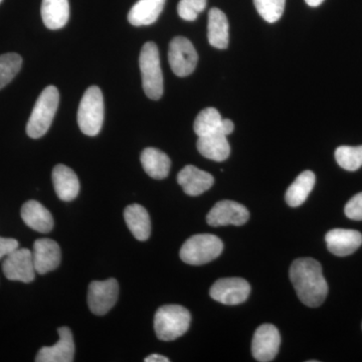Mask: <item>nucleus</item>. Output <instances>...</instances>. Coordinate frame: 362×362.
Here are the masks:
<instances>
[{
    "instance_id": "nucleus-29",
    "label": "nucleus",
    "mask_w": 362,
    "mask_h": 362,
    "mask_svg": "<svg viewBox=\"0 0 362 362\" xmlns=\"http://www.w3.org/2000/svg\"><path fill=\"white\" fill-rule=\"evenodd\" d=\"M254 4L259 16L273 23L280 20L284 13L286 0H254Z\"/></svg>"
},
{
    "instance_id": "nucleus-28",
    "label": "nucleus",
    "mask_w": 362,
    "mask_h": 362,
    "mask_svg": "<svg viewBox=\"0 0 362 362\" xmlns=\"http://www.w3.org/2000/svg\"><path fill=\"white\" fill-rule=\"evenodd\" d=\"M338 165L345 170L356 171L362 166V146H340L335 151Z\"/></svg>"
},
{
    "instance_id": "nucleus-36",
    "label": "nucleus",
    "mask_w": 362,
    "mask_h": 362,
    "mask_svg": "<svg viewBox=\"0 0 362 362\" xmlns=\"http://www.w3.org/2000/svg\"><path fill=\"white\" fill-rule=\"evenodd\" d=\"M1 1H2V0H0V2H1Z\"/></svg>"
},
{
    "instance_id": "nucleus-2",
    "label": "nucleus",
    "mask_w": 362,
    "mask_h": 362,
    "mask_svg": "<svg viewBox=\"0 0 362 362\" xmlns=\"http://www.w3.org/2000/svg\"><path fill=\"white\" fill-rule=\"evenodd\" d=\"M59 102V90L54 86H49L42 90L26 125V133L30 138L39 139L49 131L58 110Z\"/></svg>"
},
{
    "instance_id": "nucleus-8",
    "label": "nucleus",
    "mask_w": 362,
    "mask_h": 362,
    "mask_svg": "<svg viewBox=\"0 0 362 362\" xmlns=\"http://www.w3.org/2000/svg\"><path fill=\"white\" fill-rule=\"evenodd\" d=\"M119 297V284L115 279L94 281L88 290L90 310L98 316H103L115 306Z\"/></svg>"
},
{
    "instance_id": "nucleus-31",
    "label": "nucleus",
    "mask_w": 362,
    "mask_h": 362,
    "mask_svg": "<svg viewBox=\"0 0 362 362\" xmlns=\"http://www.w3.org/2000/svg\"><path fill=\"white\" fill-rule=\"evenodd\" d=\"M345 214L352 221H362V192L354 195L346 206H345Z\"/></svg>"
},
{
    "instance_id": "nucleus-1",
    "label": "nucleus",
    "mask_w": 362,
    "mask_h": 362,
    "mask_svg": "<svg viewBox=\"0 0 362 362\" xmlns=\"http://www.w3.org/2000/svg\"><path fill=\"white\" fill-rule=\"evenodd\" d=\"M290 279L297 296L308 307H319L325 301L328 284L324 278L322 267L316 259H295L290 268Z\"/></svg>"
},
{
    "instance_id": "nucleus-17",
    "label": "nucleus",
    "mask_w": 362,
    "mask_h": 362,
    "mask_svg": "<svg viewBox=\"0 0 362 362\" xmlns=\"http://www.w3.org/2000/svg\"><path fill=\"white\" fill-rule=\"evenodd\" d=\"M52 183L59 199L71 202L80 192V181L75 171L64 164H59L52 170Z\"/></svg>"
},
{
    "instance_id": "nucleus-34",
    "label": "nucleus",
    "mask_w": 362,
    "mask_h": 362,
    "mask_svg": "<svg viewBox=\"0 0 362 362\" xmlns=\"http://www.w3.org/2000/svg\"><path fill=\"white\" fill-rule=\"evenodd\" d=\"M145 362H169V358L165 356H162L160 354H152L144 359Z\"/></svg>"
},
{
    "instance_id": "nucleus-18",
    "label": "nucleus",
    "mask_w": 362,
    "mask_h": 362,
    "mask_svg": "<svg viewBox=\"0 0 362 362\" xmlns=\"http://www.w3.org/2000/svg\"><path fill=\"white\" fill-rule=\"evenodd\" d=\"M21 218L26 226L42 233L51 232L54 228L52 214L37 201L25 202L21 207Z\"/></svg>"
},
{
    "instance_id": "nucleus-22",
    "label": "nucleus",
    "mask_w": 362,
    "mask_h": 362,
    "mask_svg": "<svg viewBox=\"0 0 362 362\" xmlns=\"http://www.w3.org/2000/svg\"><path fill=\"white\" fill-rule=\"evenodd\" d=\"M124 218L130 232L138 240H146L151 233V221L148 211L140 204L128 206L124 211Z\"/></svg>"
},
{
    "instance_id": "nucleus-15",
    "label": "nucleus",
    "mask_w": 362,
    "mask_h": 362,
    "mask_svg": "<svg viewBox=\"0 0 362 362\" xmlns=\"http://www.w3.org/2000/svg\"><path fill=\"white\" fill-rule=\"evenodd\" d=\"M328 250L338 257L354 254L362 245V235L357 230L334 228L325 235Z\"/></svg>"
},
{
    "instance_id": "nucleus-14",
    "label": "nucleus",
    "mask_w": 362,
    "mask_h": 362,
    "mask_svg": "<svg viewBox=\"0 0 362 362\" xmlns=\"http://www.w3.org/2000/svg\"><path fill=\"white\" fill-rule=\"evenodd\" d=\"M61 249L54 240L40 239L33 244V264L40 275L56 270L61 263Z\"/></svg>"
},
{
    "instance_id": "nucleus-3",
    "label": "nucleus",
    "mask_w": 362,
    "mask_h": 362,
    "mask_svg": "<svg viewBox=\"0 0 362 362\" xmlns=\"http://www.w3.org/2000/svg\"><path fill=\"white\" fill-rule=\"evenodd\" d=\"M192 315L180 305H165L156 311L154 329L162 341H173L182 337L189 328Z\"/></svg>"
},
{
    "instance_id": "nucleus-9",
    "label": "nucleus",
    "mask_w": 362,
    "mask_h": 362,
    "mask_svg": "<svg viewBox=\"0 0 362 362\" xmlns=\"http://www.w3.org/2000/svg\"><path fill=\"white\" fill-rule=\"evenodd\" d=\"M251 293V286L242 278H223L216 281L209 295L216 301L226 305L244 303Z\"/></svg>"
},
{
    "instance_id": "nucleus-23",
    "label": "nucleus",
    "mask_w": 362,
    "mask_h": 362,
    "mask_svg": "<svg viewBox=\"0 0 362 362\" xmlns=\"http://www.w3.org/2000/svg\"><path fill=\"white\" fill-rule=\"evenodd\" d=\"M42 18L49 30L64 28L70 18L69 0H42Z\"/></svg>"
},
{
    "instance_id": "nucleus-26",
    "label": "nucleus",
    "mask_w": 362,
    "mask_h": 362,
    "mask_svg": "<svg viewBox=\"0 0 362 362\" xmlns=\"http://www.w3.org/2000/svg\"><path fill=\"white\" fill-rule=\"evenodd\" d=\"M221 122H223V118L216 109H204L195 119L194 124L195 134L202 137V136L214 134V133H221Z\"/></svg>"
},
{
    "instance_id": "nucleus-10",
    "label": "nucleus",
    "mask_w": 362,
    "mask_h": 362,
    "mask_svg": "<svg viewBox=\"0 0 362 362\" xmlns=\"http://www.w3.org/2000/svg\"><path fill=\"white\" fill-rule=\"evenodd\" d=\"M280 333L272 324H263L255 332L252 342V354L259 362L274 361L280 349Z\"/></svg>"
},
{
    "instance_id": "nucleus-32",
    "label": "nucleus",
    "mask_w": 362,
    "mask_h": 362,
    "mask_svg": "<svg viewBox=\"0 0 362 362\" xmlns=\"http://www.w3.org/2000/svg\"><path fill=\"white\" fill-rule=\"evenodd\" d=\"M18 249V242L9 238L0 237V259L8 256L13 251Z\"/></svg>"
},
{
    "instance_id": "nucleus-33",
    "label": "nucleus",
    "mask_w": 362,
    "mask_h": 362,
    "mask_svg": "<svg viewBox=\"0 0 362 362\" xmlns=\"http://www.w3.org/2000/svg\"><path fill=\"white\" fill-rule=\"evenodd\" d=\"M233 129H235V125H233V121L230 119H223L221 126V134L226 136L232 134Z\"/></svg>"
},
{
    "instance_id": "nucleus-35",
    "label": "nucleus",
    "mask_w": 362,
    "mask_h": 362,
    "mask_svg": "<svg viewBox=\"0 0 362 362\" xmlns=\"http://www.w3.org/2000/svg\"><path fill=\"white\" fill-rule=\"evenodd\" d=\"M323 1L324 0H305V2H306L309 6L312 7L319 6Z\"/></svg>"
},
{
    "instance_id": "nucleus-5",
    "label": "nucleus",
    "mask_w": 362,
    "mask_h": 362,
    "mask_svg": "<svg viewBox=\"0 0 362 362\" xmlns=\"http://www.w3.org/2000/svg\"><path fill=\"white\" fill-rule=\"evenodd\" d=\"M104 121V99L97 86L86 90L78 111V124L81 131L88 136H96Z\"/></svg>"
},
{
    "instance_id": "nucleus-13",
    "label": "nucleus",
    "mask_w": 362,
    "mask_h": 362,
    "mask_svg": "<svg viewBox=\"0 0 362 362\" xmlns=\"http://www.w3.org/2000/svg\"><path fill=\"white\" fill-rule=\"evenodd\" d=\"M59 340L54 346L42 347L35 357L37 362H73L75 343L70 328L63 326L58 329Z\"/></svg>"
},
{
    "instance_id": "nucleus-20",
    "label": "nucleus",
    "mask_w": 362,
    "mask_h": 362,
    "mask_svg": "<svg viewBox=\"0 0 362 362\" xmlns=\"http://www.w3.org/2000/svg\"><path fill=\"white\" fill-rule=\"evenodd\" d=\"M207 39L211 47L218 49H226L228 47V21L221 9L211 8L209 13L207 23Z\"/></svg>"
},
{
    "instance_id": "nucleus-12",
    "label": "nucleus",
    "mask_w": 362,
    "mask_h": 362,
    "mask_svg": "<svg viewBox=\"0 0 362 362\" xmlns=\"http://www.w3.org/2000/svg\"><path fill=\"white\" fill-rule=\"evenodd\" d=\"M247 207L233 201H221L207 214L206 221L211 226H243L249 221Z\"/></svg>"
},
{
    "instance_id": "nucleus-7",
    "label": "nucleus",
    "mask_w": 362,
    "mask_h": 362,
    "mask_svg": "<svg viewBox=\"0 0 362 362\" xmlns=\"http://www.w3.org/2000/svg\"><path fill=\"white\" fill-rule=\"evenodd\" d=\"M168 61L176 76L187 77L197 68L199 56L189 40L176 37L169 44Z\"/></svg>"
},
{
    "instance_id": "nucleus-6",
    "label": "nucleus",
    "mask_w": 362,
    "mask_h": 362,
    "mask_svg": "<svg viewBox=\"0 0 362 362\" xmlns=\"http://www.w3.org/2000/svg\"><path fill=\"white\" fill-rule=\"evenodd\" d=\"M223 250V244L220 238L202 233L189 238L183 244L180 250V259L189 265H204L220 257Z\"/></svg>"
},
{
    "instance_id": "nucleus-19",
    "label": "nucleus",
    "mask_w": 362,
    "mask_h": 362,
    "mask_svg": "<svg viewBox=\"0 0 362 362\" xmlns=\"http://www.w3.org/2000/svg\"><path fill=\"white\" fill-rule=\"evenodd\" d=\"M166 0H138L128 13V21L134 26L150 25L158 20Z\"/></svg>"
},
{
    "instance_id": "nucleus-11",
    "label": "nucleus",
    "mask_w": 362,
    "mask_h": 362,
    "mask_svg": "<svg viewBox=\"0 0 362 362\" xmlns=\"http://www.w3.org/2000/svg\"><path fill=\"white\" fill-rule=\"evenodd\" d=\"M2 270L8 280L33 282L37 273L33 264V252L28 249H16L6 257Z\"/></svg>"
},
{
    "instance_id": "nucleus-4",
    "label": "nucleus",
    "mask_w": 362,
    "mask_h": 362,
    "mask_svg": "<svg viewBox=\"0 0 362 362\" xmlns=\"http://www.w3.org/2000/svg\"><path fill=\"white\" fill-rule=\"evenodd\" d=\"M139 66L145 94L151 100L160 99L163 95V76L158 47L154 42H148L143 45Z\"/></svg>"
},
{
    "instance_id": "nucleus-24",
    "label": "nucleus",
    "mask_w": 362,
    "mask_h": 362,
    "mask_svg": "<svg viewBox=\"0 0 362 362\" xmlns=\"http://www.w3.org/2000/svg\"><path fill=\"white\" fill-rule=\"evenodd\" d=\"M141 163L145 173L154 180H164L168 177L170 170L171 161L161 150L146 148L141 153Z\"/></svg>"
},
{
    "instance_id": "nucleus-27",
    "label": "nucleus",
    "mask_w": 362,
    "mask_h": 362,
    "mask_svg": "<svg viewBox=\"0 0 362 362\" xmlns=\"http://www.w3.org/2000/svg\"><path fill=\"white\" fill-rule=\"evenodd\" d=\"M23 65V59L20 54H11L0 56V89L8 85L18 75Z\"/></svg>"
},
{
    "instance_id": "nucleus-21",
    "label": "nucleus",
    "mask_w": 362,
    "mask_h": 362,
    "mask_svg": "<svg viewBox=\"0 0 362 362\" xmlns=\"http://www.w3.org/2000/svg\"><path fill=\"white\" fill-rule=\"evenodd\" d=\"M197 146L202 156L214 161H225L230 154V143L221 133L199 137Z\"/></svg>"
},
{
    "instance_id": "nucleus-30",
    "label": "nucleus",
    "mask_w": 362,
    "mask_h": 362,
    "mask_svg": "<svg viewBox=\"0 0 362 362\" xmlns=\"http://www.w3.org/2000/svg\"><path fill=\"white\" fill-rule=\"evenodd\" d=\"M207 0H180L178 4V14L182 20L194 21L199 14L206 9Z\"/></svg>"
},
{
    "instance_id": "nucleus-16",
    "label": "nucleus",
    "mask_w": 362,
    "mask_h": 362,
    "mask_svg": "<svg viewBox=\"0 0 362 362\" xmlns=\"http://www.w3.org/2000/svg\"><path fill=\"white\" fill-rule=\"evenodd\" d=\"M178 185L189 197H199L207 192L214 183V176L194 165L181 169L177 175Z\"/></svg>"
},
{
    "instance_id": "nucleus-25",
    "label": "nucleus",
    "mask_w": 362,
    "mask_h": 362,
    "mask_svg": "<svg viewBox=\"0 0 362 362\" xmlns=\"http://www.w3.org/2000/svg\"><path fill=\"white\" fill-rule=\"evenodd\" d=\"M315 185V175L310 170L303 171L288 188L285 199L288 206L297 207L303 204Z\"/></svg>"
}]
</instances>
